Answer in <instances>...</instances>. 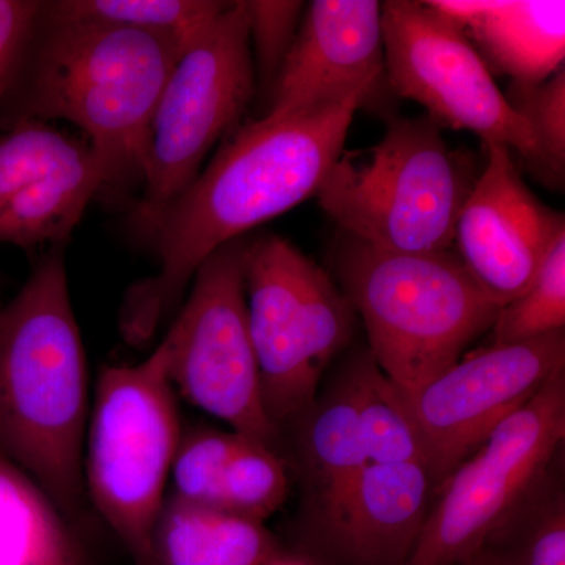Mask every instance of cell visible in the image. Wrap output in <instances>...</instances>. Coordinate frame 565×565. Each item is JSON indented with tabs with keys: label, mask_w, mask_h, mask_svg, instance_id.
Returning a JSON list of instances; mask_svg holds the SVG:
<instances>
[{
	"label": "cell",
	"mask_w": 565,
	"mask_h": 565,
	"mask_svg": "<svg viewBox=\"0 0 565 565\" xmlns=\"http://www.w3.org/2000/svg\"><path fill=\"white\" fill-rule=\"evenodd\" d=\"M374 98L371 92L355 93L281 117H262L234 134L145 232L154 239L159 270L126 292L122 338L132 345L148 343L207 256L316 196L344 151L356 110Z\"/></svg>",
	"instance_id": "cell-1"
},
{
	"label": "cell",
	"mask_w": 565,
	"mask_h": 565,
	"mask_svg": "<svg viewBox=\"0 0 565 565\" xmlns=\"http://www.w3.org/2000/svg\"><path fill=\"white\" fill-rule=\"evenodd\" d=\"M185 44L170 33L50 17L40 3L0 129L73 122L106 166L110 188L141 181L152 114Z\"/></svg>",
	"instance_id": "cell-2"
},
{
	"label": "cell",
	"mask_w": 565,
	"mask_h": 565,
	"mask_svg": "<svg viewBox=\"0 0 565 565\" xmlns=\"http://www.w3.org/2000/svg\"><path fill=\"white\" fill-rule=\"evenodd\" d=\"M88 370L63 245L0 307V455L66 511L84 492Z\"/></svg>",
	"instance_id": "cell-3"
},
{
	"label": "cell",
	"mask_w": 565,
	"mask_h": 565,
	"mask_svg": "<svg viewBox=\"0 0 565 565\" xmlns=\"http://www.w3.org/2000/svg\"><path fill=\"white\" fill-rule=\"evenodd\" d=\"M330 262L334 281L362 318L367 352L404 394L462 359L501 310L452 248L388 252L340 232Z\"/></svg>",
	"instance_id": "cell-4"
},
{
	"label": "cell",
	"mask_w": 565,
	"mask_h": 565,
	"mask_svg": "<svg viewBox=\"0 0 565 565\" xmlns=\"http://www.w3.org/2000/svg\"><path fill=\"white\" fill-rule=\"evenodd\" d=\"M478 177L433 118H393L374 147L341 152L316 196L340 232L373 247L444 252Z\"/></svg>",
	"instance_id": "cell-5"
},
{
	"label": "cell",
	"mask_w": 565,
	"mask_h": 565,
	"mask_svg": "<svg viewBox=\"0 0 565 565\" xmlns=\"http://www.w3.org/2000/svg\"><path fill=\"white\" fill-rule=\"evenodd\" d=\"M181 423L162 344L137 364L104 366L84 448V484L136 565H154L152 537Z\"/></svg>",
	"instance_id": "cell-6"
},
{
	"label": "cell",
	"mask_w": 565,
	"mask_h": 565,
	"mask_svg": "<svg viewBox=\"0 0 565 565\" xmlns=\"http://www.w3.org/2000/svg\"><path fill=\"white\" fill-rule=\"evenodd\" d=\"M243 269L264 407L280 430L315 404L356 313L332 275L277 234L244 237Z\"/></svg>",
	"instance_id": "cell-7"
},
{
	"label": "cell",
	"mask_w": 565,
	"mask_h": 565,
	"mask_svg": "<svg viewBox=\"0 0 565 565\" xmlns=\"http://www.w3.org/2000/svg\"><path fill=\"white\" fill-rule=\"evenodd\" d=\"M255 93L247 14L243 2H230L185 44L152 114L136 210L141 232L195 181L207 152Z\"/></svg>",
	"instance_id": "cell-8"
},
{
	"label": "cell",
	"mask_w": 565,
	"mask_h": 565,
	"mask_svg": "<svg viewBox=\"0 0 565 565\" xmlns=\"http://www.w3.org/2000/svg\"><path fill=\"white\" fill-rule=\"evenodd\" d=\"M243 245L241 237L207 256L161 344L177 394L228 424L232 433L273 448L280 430L264 407L248 327Z\"/></svg>",
	"instance_id": "cell-9"
},
{
	"label": "cell",
	"mask_w": 565,
	"mask_h": 565,
	"mask_svg": "<svg viewBox=\"0 0 565 565\" xmlns=\"http://www.w3.org/2000/svg\"><path fill=\"white\" fill-rule=\"evenodd\" d=\"M564 438L565 371L435 489L422 534L403 565H459L475 556L555 462Z\"/></svg>",
	"instance_id": "cell-10"
},
{
	"label": "cell",
	"mask_w": 565,
	"mask_h": 565,
	"mask_svg": "<svg viewBox=\"0 0 565 565\" xmlns=\"http://www.w3.org/2000/svg\"><path fill=\"white\" fill-rule=\"evenodd\" d=\"M385 82L399 98L426 107L440 128L473 132L484 145L520 156L526 169L535 143L462 28L434 2H382Z\"/></svg>",
	"instance_id": "cell-11"
},
{
	"label": "cell",
	"mask_w": 565,
	"mask_h": 565,
	"mask_svg": "<svg viewBox=\"0 0 565 565\" xmlns=\"http://www.w3.org/2000/svg\"><path fill=\"white\" fill-rule=\"evenodd\" d=\"M565 371V333L492 344L403 394L435 489L509 416Z\"/></svg>",
	"instance_id": "cell-12"
},
{
	"label": "cell",
	"mask_w": 565,
	"mask_h": 565,
	"mask_svg": "<svg viewBox=\"0 0 565 565\" xmlns=\"http://www.w3.org/2000/svg\"><path fill=\"white\" fill-rule=\"evenodd\" d=\"M90 143L46 122L21 121L0 131V244L65 245L92 200L110 188Z\"/></svg>",
	"instance_id": "cell-13"
},
{
	"label": "cell",
	"mask_w": 565,
	"mask_h": 565,
	"mask_svg": "<svg viewBox=\"0 0 565 565\" xmlns=\"http://www.w3.org/2000/svg\"><path fill=\"white\" fill-rule=\"evenodd\" d=\"M486 166L459 218L452 250L467 273L504 307L530 288L557 237L563 212L545 206L522 180L511 151L484 145Z\"/></svg>",
	"instance_id": "cell-14"
},
{
	"label": "cell",
	"mask_w": 565,
	"mask_h": 565,
	"mask_svg": "<svg viewBox=\"0 0 565 565\" xmlns=\"http://www.w3.org/2000/svg\"><path fill=\"white\" fill-rule=\"evenodd\" d=\"M385 82L382 2L305 3L299 31L282 63L263 117H281L360 92L377 95Z\"/></svg>",
	"instance_id": "cell-15"
},
{
	"label": "cell",
	"mask_w": 565,
	"mask_h": 565,
	"mask_svg": "<svg viewBox=\"0 0 565 565\" xmlns=\"http://www.w3.org/2000/svg\"><path fill=\"white\" fill-rule=\"evenodd\" d=\"M434 493L424 463H367L319 511L327 545L345 565H403L418 542Z\"/></svg>",
	"instance_id": "cell-16"
},
{
	"label": "cell",
	"mask_w": 565,
	"mask_h": 565,
	"mask_svg": "<svg viewBox=\"0 0 565 565\" xmlns=\"http://www.w3.org/2000/svg\"><path fill=\"white\" fill-rule=\"evenodd\" d=\"M462 28L490 73L537 84L565 61V2H434Z\"/></svg>",
	"instance_id": "cell-17"
},
{
	"label": "cell",
	"mask_w": 565,
	"mask_h": 565,
	"mask_svg": "<svg viewBox=\"0 0 565 565\" xmlns=\"http://www.w3.org/2000/svg\"><path fill=\"white\" fill-rule=\"evenodd\" d=\"M152 557L154 565H266L280 552L263 523L167 497Z\"/></svg>",
	"instance_id": "cell-18"
},
{
	"label": "cell",
	"mask_w": 565,
	"mask_h": 565,
	"mask_svg": "<svg viewBox=\"0 0 565 565\" xmlns=\"http://www.w3.org/2000/svg\"><path fill=\"white\" fill-rule=\"evenodd\" d=\"M0 565H85L51 498L2 455Z\"/></svg>",
	"instance_id": "cell-19"
},
{
	"label": "cell",
	"mask_w": 565,
	"mask_h": 565,
	"mask_svg": "<svg viewBox=\"0 0 565 565\" xmlns=\"http://www.w3.org/2000/svg\"><path fill=\"white\" fill-rule=\"evenodd\" d=\"M308 412L310 418L302 433L303 463L316 505L321 511L370 462L345 374L321 403L315 401Z\"/></svg>",
	"instance_id": "cell-20"
},
{
	"label": "cell",
	"mask_w": 565,
	"mask_h": 565,
	"mask_svg": "<svg viewBox=\"0 0 565 565\" xmlns=\"http://www.w3.org/2000/svg\"><path fill=\"white\" fill-rule=\"evenodd\" d=\"M344 374L355 401L367 462H419L427 467L423 441L403 394L379 370L370 352L353 356Z\"/></svg>",
	"instance_id": "cell-21"
},
{
	"label": "cell",
	"mask_w": 565,
	"mask_h": 565,
	"mask_svg": "<svg viewBox=\"0 0 565 565\" xmlns=\"http://www.w3.org/2000/svg\"><path fill=\"white\" fill-rule=\"evenodd\" d=\"M552 465L487 539L494 565H565V493Z\"/></svg>",
	"instance_id": "cell-22"
},
{
	"label": "cell",
	"mask_w": 565,
	"mask_h": 565,
	"mask_svg": "<svg viewBox=\"0 0 565 565\" xmlns=\"http://www.w3.org/2000/svg\"><path fill=\"white\" fill-rule=\"evenodd\" d=\"M228 6L221 0H57L41 2V10L63 20L170 33L189 43Z\"/></svg>",
	"instance_id": "cell-23"
},
{
	"label": "cell",
	"mask_w": 565,
	"mask_h": 565,
	"mask_svg": "<svg viewBox=\"0 0 565 565\" xmlns=\"http://www.w3.org/2000/svg\"><path fill=\"white\" fill-rule=\"evenodd\" d=\"M505 102L525 120L534 137L535 154L530 172L555 192L565 182V68L537 84L511 82Z\"/></svg>",
	"instance_id": "cell-24"
},
{
	"label": "cell",
	"mask_w": 565,
	"mask_h": 565,
	"mask_svg": "<svg viewBox=\"0 0 565 565\" xmlns=\"http://www.w3.org/2000/svg\"><path fill=\"white\" fill-rule=\"evenodd\" d=\"M565 327V233L522 296L501 307L492 327L493 344H516Z\"/></svg>",
	"instance_id": "cell-25"
},
{
	"label": "cell",
	"mask_w": 565,
	"mask_h": 565,
	"mask_svg": "<svg viewBox=\"0 0 565 565\" xmlns=\"http://www.w3.org/2000/svg\"><path fill=\"white\" fill-rule=\"evenodd\" d=\"M288 492V473L274 449L241 438L223 476V511L264 523L285 503Z\"/></svg>",
	"instance_id": "cell-26"
},
{
	"label": "cell",
	"mask_w": 565,
	"mask_h": 565,
	"mask_svg": "<svg viewBox=\"0 0 565 565\" xmlns=\"http://www.w3.org/2000/svg\"><path fill=\"white\" fill-rule=\"evenodd\" d=\"M232 430L200 427L181 437L170 481L174 500L222 509V484L226 467L241 444Z\"/></svg>",
	"instance_id": "cell-27"
},
{
	"label": "cell",
	"mask_w": 565,
	"mask_h": 565,
	"mask_svg": "<svg viewBox=\"0 0 565 565\" xmlns=\"http://www.w3.org/2000/svg\"><path fill=\"white\" fill-rule=\"evenodd\" d=\"M243 6L250 35L256 90L259 88L264 95H269L296 40L305 2L243 0Z\"/></svg>",
	"instance_id": "cell-28"
},
{
	"label": "cell",
	"mask_w": 565,
	"mask_h": 565,
	"mask_svg": "<svg viewBox=\"0 0 565 565\" xmlns=\"http://www.w3.org/2000/svg\"><path fill=\"white\" fill-rule=\"evenodd\" d=\"M40 3L36 0H0V106L31 39Z\"/></svg>",
	"instance_id": "cell-29"
},
{
	"label": "cell",
	"mask_w": 565,
	"mask_h": 565,
	"mask_svg": "<svg viewBox=\"0 0 565 565\" xmlns=\"http://www.w3.org/2000/svg\"><path fill=\"white\" fill-rule=\"evenodd\" d=\"M459 565H494L492 557H490L489 553L486 552L484 548L479 550L475 556H471L470 559L465 561V563Z\"/></svg>",
	"instance_id": "cell-30"
},
{
	"label": "cell",
	"mask_w": 565,
	"mask_h": 565,
	"mask_svg": "<svg viewBox=\"0 0 565 565\" xmlns=\"http://www.w3.org/2000/svg\"><path fill=\"white\" fill-rule=\"evenodd\" d=\"M266 565H310L307 563H303V561H297V559H285V557H277V559L273 561V563L266 564Z\"/></svg>",
	"instance_id": "cell-31"
}]
</instances>
